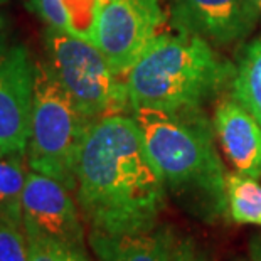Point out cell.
I'll return each instance as SVG.
<instances>
[{"label": "cell", "instance_id": "7c38bea8", "mask_svg": "<svg viewBox=\"0 0 261 261\" xmlns=\"http://www.w3.org/2000/svg\"><path fill=\"white\" fill-rule=\"evenodd\" d=\"M105 0H29V9L47 27L64 31L96 46Z\"/></svg>", "mask_w": 261, "mask_h": 261}, {"label": "cell", "instance_id": "52a82bcc", "mask_svg": "<svg viewBox=\"0 0 261 261\" xmlns=\"http://www.w3.org/2000/svg\"><path fill=\"white\" fill-rule=\"evenodd\" d=\"M22 227L27 234L86 249L85 221L73 191L36 170L27 174L22 196Z\"/></svg>", "mask_w": 261, "mask_h": 261}, {"label": "cell", "instance_id": "ac0fdd59", "mask_svg": "<svg viewBox=\"0 0 261 261\" xmlns=\"http://www.w3.org/2000/svg\"><path fill=\"white\" fill-rule=\"evenodd\" d=\"M63 261H90V258H88L86 249H76V248L64 246Z\"/></svg>", "mask_w": 261, "mask_h": 261}, {"label": "cell", "instance_id": "9c48e42d", "mask_svg": "<svg viewBox=\"0 0 261 261\" xmlns=\"http://www.w3.org/2000/svg\"><path fill=\"white\" fill-rule=\"evenodd\" d=\"M175 27L216 46H229L248 37L259 20L249 0H170Z\"/></svg>", "mask_w": 261, "mask_h": 261}, {"label": "cell", "instance_id": "30bf717a", "mask_svg": "<svg viewBox=\"0 0 261 261\" xmlns=\"http://www.w3.org/2000/svg\"><path fill=\"white\" fill-rule=\"evenodd\" d=\"M214 132L238 174L261 179V125L238 99L226 98L214 110Z\"/></svg>", "mask_w": 261, "mask_h": 261}, {"label": "cell", "instance_id": "3957f363", "mask_svg": "<svg viewBox=\"0 0 261 261\" xmlns=\"http://www.w3.org/2000/svg\"><path fill=\"white\" fill-rule=\"evenodd\" d=\"M234 69L209 41L180 27L167 29L125 76L130 107L164 112L199 110L232 81Z\"/></svg>", "mask_w": 261, "mask_h": 261}, {"label": "cell", "instance_id": "ffe728a7", "mask_svg": "<svg viewBox=\"0 0 261 261\" xmlns=\"http://www.w3.org/2000/svg\"><path fill=\"white\" fill-rule=\"evenodd\" d=\"M249 4H251L253 10L256 12L258 19H261V0H249Z\"/></svg>", "mask_w": 261, "mask_h": 261}, {"label": "cell", "instance_id": "8fae6325", "mask_svg": "<svg viewBox=\"0 0 261 261\" xmlns=\"http://www.w3.org/2000/svg\"><path fill=\"white\" fill-rule=\"evenodd\" d=\"M177 231L167 224L133 234L88 232V244L96 261H172Z\"/></svg>", "mask_w": 261, "mask_h": 261}, {"label": "cell", "instance_id": "d6986e66", "mask_svg": "<svg viewBox=\"0 0 261 261\" xmlns=\"http://www.w3.org/2000/svg\"><path fill=\"white\" fill-rule=\"evenodd\" d=\"M248 249H249L251 261H261V234L253 236L251 240H249Z\"/></svg>", "mask_w": 261, "mask_h": 261}, {"label": "cell", "instance_id": "2e32d148", "mask_svg": "<svg viewBox=\"0 0 261 261\" xmlns=\"http://www.w3.org/2000/svg\"><path fill=\"white\" fill-rule=\"evenodd\" d=\"M0 261H29L24 231L0 221Z\"/></svg>", "mask_w": 261, "mask_h": 261}, {"label": "cell", "instance_id": "ba28073f", "mask_svg": "<svg viewBox=\"0 0 261 261\" xmlns=\"http://www.w3.org/2000/svg\"><path fill=\"white\" fill-rule=\"evenodd\" d=\"M36 63L22 44L0 37V155L27 153Z\"/></svg>", "mask_w": 261, "mask_h": 261}, {"label": "cell", "instance_id": "7402d4cb", "mask_svg": "<svg viewBox=\"0 0 261 261\" xmlns=\"http://www.w3.org/2000/svg\"><path fill=\"white\" fill-rule=\"evenodd\" d=\"M9 0H0V5H4V4H7Z\"/></svg>", "mask_w": 261, "mask_h": 261}, {"label": "cell", "instance_id": "5b68a950", "mask_svg": "<svg viewBox=\"0 0 261 261\" xmlns=\"http://www.w3.org/2000/svg\"><path fill=\"white\" fill-rule=\"evenodd\" d=\"M44 44L49 66L86 121L108 115H130L126 83L96 46L54 27L44 32Z\"/></svg>", "mask_w": 261, "mask_h": 261}, {"label": "cell", "instance_id": "e0dca14e", "mask_svg": "<svg viewBox=\"0 0 261 261\" xmlns=\"http://www.w3.org/2000/svg\"><path fill=\"white\" fill-rule=\"evenodd\" d=\"M172 261H211L207 251L192 236L177 232Z\"/></svg>", "mask_w": 261, "mask_h": 261}, {"label": "cell", "instance_id": "44dd1931", "mask_svg": "<svg viewBox=\"0 0 261 261\" xmlns=\"http://www.w3.org/2000/svg\"><path fill=\"white\" fill-rule=\"evenodd\" d=\"M4 25H5V17H4L2 14H0V31L4 29Z\"/></svg>", "mask_w": 261, "mask_h": 261}, {"label": "cell", "instance_id": "8992f818", "mask_svg": "<svg viewBox=\"0 0 261 261\" xmlns=\"http://www.w3.org/2000/svg\"><path fill=\"white\" fill-rule=\"evenodd\" d=\"M167 0H105L96 47L116 74L125 77L138 58L167 31Z\"/></svg>", "mask_w": 261, "mask_h": 261}, {"label": "cell", "instance_id": "6da1fadb", "mask_svg": "<svg viewBox=\"0 0 261 261\" xmlns=\"http://www.w3.org/2000/svg\"><path fill=\"white\" fill-rule=\"evenodd\" d=\"M74 197L94 232L133 234L160 224L169 192L132 115H108L86 126Z\"/></svg>", "mask_w": 261, "mask_h": 261}, {"label": "cell", "instance_id": "5bb4252c", "mask_svg": "<svg viewBox=\"0 0 261 261\" xmlns=\"http://www.w3.org/2000/svg\"><path fill=\"white\" fill-rule=\"evenodd\" d=\"M231 86L232 96L246 107L261 125V37L243 49Z\"/></svg>", "mask_w": 261, "mask_h": 261}, {"label": "cell", "instance_id": "9a60e30c", "mask_svg": "<svg viewBox=\"0 0 261 261\" xmlns=\"http://www.w3.org/2000/svg\"><path fill=\"white\" fill-rule=\"evenodd\" d=\"M227 218L261 227V184L243 174H227Z\"/></svg>", "mask_w": 261, "mask_h": 261}, {"label": "cell", "instance_id": "277c9868", "mask_svg": "<svg viewBox=\"0 0 261 261\" xmlns=\"http://www.w3.org/2000/svg\"><path fill=\"white\" fill-rule=\"evenodd\" d=\"M86 121L71 101L47 61H36L34 101L27 143L31 170L76 189V165Z\"/></svg>", "mask_w": 261, "mask_h": 261}, {"label": "cell", "instance_id": "7a4b0ae2", "mask_svg": "<svg viewBox=\"0 0 261 261\" xmlns=\"http://www.w3.org/2000/svg\"><path fill=\"white\" fill-rule=\"evenodd\" d=\"M130 115L169 196L202 223L227 218V172L214 143V125L204 110L133 108Z\"/></svg>", "mask_w": 261, "mask_h": 261}, {"label": "cell", "instance_id": "4fadbf2b", "mask_svg": "<svg viewBox=\"0 0 261 261\" xmlns=\"http://www.w3.org/2000/svg\"><path fill=\"white\" fill-rule=\"evenodd\" d=\"M27 174L25 155H0V221L22 231V196Z\"/></svg>", "mask_w": 261, "mask_h": 261}]
</instances>
